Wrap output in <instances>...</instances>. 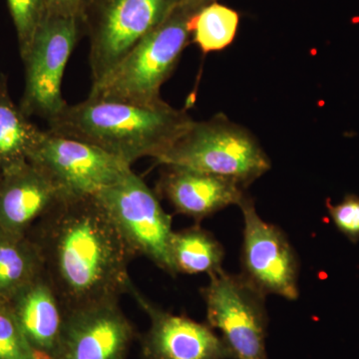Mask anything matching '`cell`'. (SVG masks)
I'll return each instance as SVG.
<instances>
[{
	"instance_id": "6da1fadb",
	"label": "cell",
	"mask_w": 359,
	"mask_h": 359,
	"mask_svg": "<svg viewBox=\"0 0 359 359\" xmlns=\"http://www.w3.org/2000/svg\"><path fill=\"white\" fill-rule=\"evenodd\" d=\"M65 313L131 292L133 259L96 195H65L28 233Z\"/></svg>"
},
{
	"instance_id": "7a4b0ae2",
	"label": "cell",
	"mask_w": 359,
	"mask_h": 359,
	"mask_svg": "<svg viewBox=\"0 0 359 359\" xmlns=\"http://www.w3.org/2000/svg\"><path fill=\"white\" fill-rule=\"evenodd\" d=\"M194 120L167 102L154 106L88 97L67 105L49 120L53 133L84 142L132 166L141 158L157 159Z\"/></svg>"
},
{
	"instance_id": "3957f363",
	"label": "cell",
	"mask_w": 359,
	"mask_h": 359,
	"mask_svg": "<svg viewBox=\"0 0 359 359\" xmlns=\"http://www.w3.org/2000/svg\"><path fill=\"white\" fill-rule=\"evenodd\" d=\"M194 15L174 8L101 81L92 85L88 97L143 106L164 102L161 88L190 41Z\"/></svg>"
},
{
	"instance_id": "277c9868",
	"label": "cell",
	"mask_w": 359,
	"mask_h": 359,
	"mask_svg": "<svg viewBox=\"0 0 359 359\" xmlns=\"http://www.w3.org/2000/svg\"><path fill=\"white\" fill-rule=\"evenodd\" d=\"M156 163L186 168L236 182L245 189L271 169V160L249 130L218 115L194 120Z\"/></svg>"
},
{
	"instance_id": "5b68a950",
	"label": "cell",
	"mask_w": 359,
	"mask_h": 359,
	"mask_svg": "<svg viewBox=\"0 0 359 359\" xmlns=\"http://www.w3.org/2000/svg\"><path fill=\"white\" fill-rule=\"evenodd\" d=\"M176 4L177 0H85L78 18L83 36L89 39L92 85L154 30Z\"/></svg>"
},
{
	"instance_id": "8992f818",
	"label": "cell",
	"mask_w": 359,
	"mask_h": 359,
	"mask_svg": "<svg viewBox=\"0 0 359 359\" xmlns=\"http://www.w3.org/2000/svg\"><path fill=\"white\" fill-rule=\"evenodd\" d=\"M207 323L218 330L233 359H269L266 297L244 276L222 269L201 290Z\"/></svg>"
},
{
	"instance_id": "52a82bcc",
	"label": "cell",
	"mask_w": 359,
	"mask_h": 359,
	"mask_svg": "<svg viewBox=\"0 0 359 359\" xmlns=\"http://www.w3.org/2000/svg\"><path fill=\"white\" fill-rule=\"evenodd\" d=\"M96 197L114 221L134 257H147L165 273L177 276L170 256L174 233L171 216L163 209L157 193L143 179L131 170L121 180L96 194Z\"/></svg>"
},
{
	"instance_id": "ba28073f",
	"label": "cell",
	"mask_w": 359,
	"mask_h": 359,
	"mask_svg": "<svg viewBox=\"0 0 359 359\" xmlns=\"http://www.w3.org/2000/svg\"><path fill=\"white\" fill-rule=\"evenodd\" d=\"M82 36L76 16L45 15L22 59L25 87L20 107L28 118L39 116L48 122L67 105L61 91L63 76Z\"/></svg>"
},
{
	"instance_id": "9c48e42d",
	"label": "cell",
	"mask_w": 359,
	"mask_h": 359,
	"mask_svg": "<svg viewBox=\"0 0 359 359\" xmlns=\"http://www.w3.org/2000/svg\"><path fill=\"white\" fill-rule=\"evenodd\" d=\"M28 162L41 170L65 195L94 196L121 180L132 166L84 142L42 132Z\"/></svg>"
},
{
	"instance_id": "30bf717a",
	"label": "cell",
	"mask_w": 359,
	"mask_h": 359,
	"mask_svg": "<svg viewBox=\"0 0 359 359\" xmlns=\"http://www.w3.org/2000/svg\"><path fill=\"white\" fill-rule=\"evenodd\" d=\"M238 207L244 217L242 275L266 295H280L289 301L299 299V257L287 235L259 216L249 196Z\"/></svg>"
},
{
	"instance_id": "8fae6325",
	"label": "cell",
	"mask_w": 359,
	"mask_h": 359,
	"mask_svg": "<svg viewBox=\"0 0 359 359\" xmlns=\"http://www.w3.org/2000/svg\"><path fill=\"white\" fill-rule=\"evenodd\" d=\"M135 335L119 301L100 302L66 313L53 359H126Z\"/></svg>"
},
{
	"instance_id": "7c38bea8",
	"label": "cell",
	"mask_w": 359,
	"mask_h": 359,
	"mask_svg": "<svg viewBox=\"0 0 359 359\" xmlns=\"http://www.w3.org/2000/svg\"><path fill=\"white\" fill-rule=\"evenodd\" d=\"M130 295L150 318V328L141 341L144 359H233L224 340L208 323L164 311L135 285Z\"/></svg>"
},
{
	"instance_id": "4fadbf2b",
	"label": "cell",
	"mask_w": 359,
	"mask_h": 359,
	"mask_svg": "<svg viewBox=\"0 0 359 359\" xmlns=\"http://www.w3.org/2000/svg\"><path fill=\"white\" fill-rule=\"evenodd\" d=\"M65 194L32 163L0 173V231L27 236Z\"/></svg>"
},
{
	"instance_id": "5bb4252c",
	"label": "cell",
	"mask_w": 359,
	"mask_h": 359,
	"mask_svg": "<svg viewBox=\"0 0 359 359\" xmlns=\"http://www.w3.org/2000/svg\"><path fill=\"white\" fill-rule=\"evenodd\" d=\"M157 184L162 196L177 214L196 223L231 205H240L247 194L244 187L231 180L175 166H164Z\"/></svg>"
},
{
	"instance_id": "9a60e30c",
	"label": "cell",
	"mask_w": 359,
	"mask_h": 359,
	"mask_svg": "<svg viewBox=\"0 0 359 359\" xmlns=\"http://www.w3.org/2000/svg\"><path fill=\"white\" fill-rule=\"evenodd\" d=\"M33 348L45 359L57 353L66 313L45 273L6 302Z\"/></svg>"
},
{
	"instance_id": "2e32d148",
	"label": "cell",
	"mask_w": 359,
	"mask_h": 359,
	"mask_svg": "<svg viewBox=\"0 0 359 359\" xmlns=\"http://www.w3.org/2000/svg\"><path fill=\"white\" fill-rule=\"evenodd\" d=\"M42 132L13 102L8 78L0 75V173L26 162Z\"/></svg>"
},
{
	"instance_id": "e0dca14e",
	"label": "cell",
	"mask_w": 359,
	"mask_h": 359,
	"mask_svg": "<svg viewBox=\"0 0 359 359\" xmlns=\"http://www.w3.org/2000/svg\"><path fill=\"white\" fill-rule=\"evenodd\" d=\"M170 256L176 275L212 276L223 269L224 249L212 233L199 224L174 231Z\"/></svg>"
},
{
	"instance_id": "ac0fdd59",
	"label": "cell",
	"mask_w": 359,
	"mask_h": 359,
	"mask_svg": "<svg viewBox=\"0 0 359 359\" xmlns=\"http://www.w3.org/2000/svg\"><path fill=\"white\" fill-rule=\"evenodd\" d=\"M43 271L41 256L32 238L0 231V304H6Z\"/></svg>"
},
{
	"instance_id": "d6986e66",
	"label": "cell",
	"mask_w": 359,
	"mask_h": 359,
	"mask_svg": "<svg viewBox=\"0 0 359 359\" xmlns=\"http://www.w3.org/2000/svg\"><path fill=\"white\" fill-rule=\"evenodd\" d=\"M240 20L236 9L214 2L191 18V39L204 54L224 50L237 36Z\"/></svg>"
},
{
	"instance_id": "ffe728a7",
	"label": "cell",
	"mask_w": 359,
	"mask_h": 359,
	"mask_svg": "<svg viewBox=\"0 0 359 359\" xmlns=\"http://www.w3.org/2000/svg\"><path fill=\"white\" fill-rule=\"evenodd\" d=\"M7 6L18 35L21 59H23L46 15V0H7Z\"/></svg>"
},
{
	"instance_id": "44dd1931",
	"label": "cell",
	"mask_w": 359,
	"mask_h": 359,
	"mask_svg": "<svg viewBox=\"0 0 359 359\" xmlns=\"http://www.w3.org/2000/svg\"><path fill=\"white\" fill-rule=\"evenodd\" d=\"M0 359H45L26 339L6 304H0Z\"/></svg>"
},
{
	"instance_id": "7402d4cb",
	"label": "cell",
	"mask_w": 359,
	"mask_h": 359,
	"mask_svg": "<svg viewBox=\"0 0 359 359\" xmlns=\"http://www.w3.org/2000/svg\"><path fill=\"white\" fill-rule=\"evenodd\" d=\"M327 209L330 219L337 230L346 236L351 243L359 241V197L354 194H347L341 202L332 205L327 201Z\"/></svg>"
},
{
	"instance_id": "603a6c76",
	"label": "cell",
	"mask_w": 359,
	"mask_h": 359,
	"mask_svg": "<svg viewBox=\"0 0 359 359\" xmlns=\"http://www.w3.org/2000/svg\"><path fill=\"white\" fill-rule=\"evenodd\" d=\"M84 2L85 0H46V14L79 18Z\"/></svg>"
},
{
	"instance_id": "cb8c5ba5",
	"label": "cell",
	"mask_w": 359,
	"mask_h": 359,
	"mask_svg": "<svg viewBox=\"0 0 359 359\" xmlns=\"http://www.w3.org/2000/svg\"><path fill=\"white\" fill-rule=\"evenodd\" d=\"M218 1L219 0H177L174 8L183 9V11H188V13L196 14L203 7Z\"/></svg>"
}]
</instances>
